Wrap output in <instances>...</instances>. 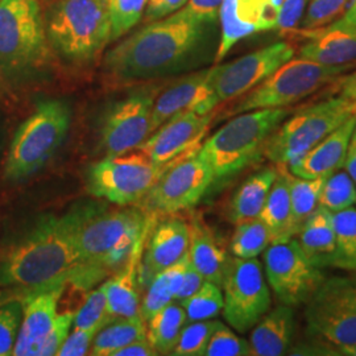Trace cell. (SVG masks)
I'll use <instances>...</instances> for the list:
<instances>
[{"label":"cell","mask_w":356,"mask_h":356,"mask_svg":"<svg viewBox=\"0 0 356 356\" xmlns=\"http://www.w3.org/2000/svg\"><path fill=\"white\" fill-rule=\"evenodd\" d=\"M143 338H147V327L140 314L129 318L113 319L95 335L89 354L111 356L116 350Z\"/></svg>","instance_id":"cell-32"},{"label":"cell","mask_w":356,"mask_h":356,"mask_svg":"<svg viewBox=\"0 0 356 356\" xmlns=\"http://www.w3.org/2000/svg\"><path fill=\"white\" fill-rule=\"evenodd\" d=\"M222 288L223 317L239 332L251 330L270 309V291L256 257H231Z\"/></svg>","instance_id":"cell-12"},{"label":"cell","mask_w":356,"mask_h":356,"mask_svg":"<svg viewBox=\"0 0 356 356\" xmlns=\"http://www.w3.org/2000/svg\"><path fill=\"white\" fill-rule=\"evenodd\" d=\"M264 4H266V7H267L268 10L270 11V13L275 16V19H276V13L279 11V8H280L281 3H282V0H261Z\"/></svg>","instance_id":"cell-54"},{"label":"cell","mask_w":356,"mask_h":356,"mask_svg":"<svg viewBox=\"0 0 356 356\" xmlns=\"http://www.w3.org/2000/svg\"><path fill=\"white\" fill-rule=\"evenodd\" d=\"M38 0H0V85L36 81L53 61Z\"/></svg>","instance_id":"cell-4"},{"label":"cell","mask_w":356,"mask_h":356,"mask_svg":"<svg viewBox=\"0 0 356 356\" xmlns=\"http://www.w3.org/2000/svg\"><path fill=\"white\" fill-rule=\"evenodd\" d=\"M348 1L350 0H312L301 20L302 31L329 26L338 16L343 15Z\"/></svg>","instance_id":"cell-40"},{"label":"cell","mask_w":356,"mask_h":356,"mask_svg":"<svg viewBox=\"0 0 356 356\" xmlns=\"http://www.w3.org/2000/svg\"><path fill=\"white\" fill-rule=\"evenodd\" d=\"M149 231L151 229L144 234L140 242L136 244L126 264L115 272L111 279L101 285L106 297L107 313L113 319L129 318L139 314V267Z\"/></svg>","instance_id":"cell-23"},{"label":"cell","mask_w":356,"mask_h":356,"mask_svg":"<svg viewBox=\"0 0 356 356\" xmlns=\"http://www.w3.org/2000/svg\"><path fill=\"white\" fill-rule=\"evenodd\" d=\"M204 26L177 13L147 23L106 54L104 74L116 83H132L176 73L201 45Z\"/></svg>","instance_id":"cell-2"},{"label":"cell","mask_w":356,"mask_h":356,"mask_svg":"<svg viewBox=\"0 0 356 356\" xmlns=\"http://www.w3.org/2000/svg\"><path fill=\"white\" fill-rule=\"evenodd\" d=\"M296 236L298 245L312 264L319 269L332 267L337 248L334 213L319 204Z\"/></svg>","instance_id":"cell-27"},{"label":"cell","mask_w":356,"mask_h":356,"mask_svg":"<svg viewBox=\"0 0 356 356\" xmlns=\"http://www.w3.org/2000/svg\"><path fill=\"white\" fill-rule=\"evenodd\" d=\"M356 115V101L330 98L300 110L268 138L263 154L275 165H291Z\"/></svg>","instance_id":"cell-8"},{"label":"cell","mask_w":356,"mask_h":356,"mask_svg":"<svg viewBox=\"0 0 356 356\" xmlns=\"http://www.w3.org/2000/svg\"><path fill=\"white\" fill-rule=\"evenodd\" d=\"M294 56L288 42H276L248 53L229 64L213 66V91L216 106L243 97Z\"/></svg>","instance_id":"cell-15"},{"label":"cell","mask_w":356,"mask_h":356,"mask_svg":"<svg viewBox=\"0 0 356 356\" xmlns=\"http://www.w3.org/2000/svg\"><path fill=\"white\" fill-rule=\"evenodd\" d=\"M218 17L222 36L214 60L216 65L243 38L275 29V16L261 0H223Z\"/></svg>","instance_id":"cell-21"},{"label":"cell","mask_w":356,"mask_h":356,"mask_svg":"<svg viewBox=\"0 0 356 356\" xmlns=\"http://www.w3.org/2000/svg\"><path fill=\"white\" fill-rule=\"evenodd\" d=\"M191 244L189 260L206 281H211L222 288L229 257L223 247L216 241L214 234L201 219H193L189 225Z\"/></svg>","instance_id":"cell-26"},{"label":"cell","mask_w":356,"mask_h":356,"mask_svg":"<svg viewBox=\"0 0 356 356\" xmlns=\"http://www.w3.org/2000/svg\"><path fill=\"white\" fill-rule=\"evenodd\" d=\"M251 355L250 343L229 330L223 323L214 331L206 347L204 356H247Z\"/></svg>","instance_id":"cell-42"},{"label":"cell","mask_w":356,"mask_h":356,"mask_svg":"<svg viewBox=\"0 0 356 356\" xmlns=\"http://www.w3.org/2000/svg\"><path fill=\"white\" fill-rule=\"evenodd\" d=\"M204 281L206 280L202 277V275L191 266V260H189L188 267L185 270V275H184V281H182L181 289H179L177 297H176V302L182 304L184 301H186L189 297H191L194 293L202 286Z\"/></svg>","instance_id":"cell-49"},{"label":"cell","mask_w":356,"mask_h":356,"mask_svg":"<svg viewBox=\"0 0 356 356\" xmlns=\"http://www.w3.org/2000/svg\"><path fill=\"white\" fill-rule=\"evenodd\" d=\"M54 1H56V0H54Z\"/></svg>","instance_id":"cell-56"},{"label":"cell","mask_w":356,"mask_h":356,"mask_svg":"<svg viewBox=\"0 0 356 356\" xmlns=\"http://www.w3.org/2000/svg\"><path fill=\"white\" fill-rule=\"evenodd\" d=\"M293 33L307 38L298 51L301 58L327 66L356 64V31L326 26L310 31H294Z\"/></svg>","instance_id":"cell-24"},{"label":"cell","mask_w":356,"mask_h":356,"mask_svg":"<svg viewBox=\"0 0 356 356\" xmlns=\"http://www.w3.org/2000/svg\"><path fill=\"white\" fill-rule=\"evenodd\" d=\"M338 94H339V97L346 98V99L356 101V70L353 74L343 76L339 81Z\"/></svg>","instance_id":"cell-53"},{"label":"cell","mask_w":356,"mask_h":356,"mask_svg":"<svg viewBox=\"0 0 356 356\" xmlns=\"http://www.w3.org/2000/svg\"><path fill=\"white\" fill-rule=\"evenodd\" d=\"M213 67L184 76L159 92L153 103L151 134L176 115L194 111L209 114L216 107L213 91Z\"/></svg>","instance_id":"cell-18"},{"label":"cell","mask_w":356,"mask_h":356,"mask_svg":"<svg viewBox=\"0 0 356 356\" xmlns=\"http://www.w3.org/2000/svg\"><path fill=\"white\" fill-rule=\"evenodd\" d=\"M272 243V235L264 222L259 218L236 225L231 239V254L241 259H254L264 252Z\"/></svg>","instance_id":"cell-35"},{"label":"cell","mask_w":356,"mask_h":356,"mask_svg":"<svg viewBox=\"0 0 356 356\" xmlns=\"http://www.w3.org/2000/svg\"><path fill=\"white\" fill-rule=\"evenodd\" d=\"M330 28H342V29H351L356 31V0H354L347 11L343 15L329 24Z\"/></svg>","instance_id":"cell-51"},{"label":"cell","mask_w":356,"mask_h":356,"mask_svg":"<svg viewBox=\"0 0 356 356\" xmlns=\"http://www.w3.org/2000/svg\"><path fill=\"white\" fill-rule=\"evenodd\" d=\"M72 124V110L61 99L38 104L17 128L4 164V177L20 182L35 176L57 152Z\"/></svg>","instance_id":"cell-7"},{"label":"cell","mask_w":356,"mask_h":356,"mask_svg":"<svg viewBox=\"0 0 356 356\" xmlns=\"http://www.w3.org/2000/svg\"><path fill=\"white\" fill-rule=\"evenodd\" d=\"M147 3L148 0H107L111 42L124 36L140 22Z\"/></svg>","instance_id":"cell-39"},{"label":"cell","mask_w":356,"mask_h":356,"mask_svg":"<svg viewBox=\"0 0 356 356\" xmlns=\"http://www.w3.org/2000/svg\"><path fill=\"white\" fill-rule=\"evenodd\" d=\"M159 355L156 350L153 348L152 344L147 338L138 339L132 343L127 344L119 350H116L111 356H153Z\"/></svg>","instance_id":"cell-50"},{"label":"cell","mask_w":356,"mask_h":356,"mask_svg":"<svg viewBox=\"0 0 356 356\" xmlns=\"http://www.w3.org/2000/svg\"><path fill=\"white\" fill-rule=\"evenodd\" d=\"M284 166L285 177L289 186V195L292 204L293 229L294 236L302 227L307 218L314 213L319 206V194L325 178H302L292 175L286 165Z\"/></svg>","instance_id":"cell-33"},{"label":"cell","mask_w":356,"mask_h":356,"mask_svg":"<svg viewBox=\"0 0 356 356\" xmlns=\"http://www.w3.org/2000/svg\"><path fill=\"white\" fill-rule=\"evenodd\" d=\"M294 332L292 306H276L269 309L252 327L250 335L251 355L280 356L286 354Z\"/></svg>","instance_id":"cell-25"},{"label":"cell","mask_w":356,"mask_h":356,"mask_svg":"<svg viewBox=\"0 0 356 356\" xmlns=\"http://www.w3.org/2000/svg\"><path fill=\"white\" fill-rule=\"evenodd\" d=\"M22 316L23 305L19 301L0 305V356L13 355Z\"/></svg>","instance_id":"cell-43"},{"label":"cell","mask_w":356,"mask_h":356,"mask_svg":"<svg viewBox=\"0 0 356 356\" xmlns=\"http://www.w3.org/2000/svg\"><path fill=\"white\" fill-rule=\"evenodd\" d=\"M165 165L154 164L141 151L106 156L90 168L88 189L111 204H135L145 198Z\"/></svg>","instance_id":"cell-10"},{"label":"cell","mask_w":356,"mask_h":356,"mask_svg":"<svg viewBox=\"0 0 356 356\" xmlns=\"http://www.w3.org/2000/svg\"><path fill=\"white\" fill-rule=\"evenodd\" d=\"M353 66H327L305 58H291L254 89L244 94L229 115L261 108H282L300 102L342 76Z\"/></svg>","instance_id":"cell-9"},{"label":"cell","mask_w":356,"mask_h":356,"mask_svg":"<svg viewBox=\"0 0 356 356\" xmlns=\"http://www.w3.org/2000/svg\"><path fill=\"white\" fill-rule=\"evenodd\" d=\"M157 94L159 89L153 86L139 89L107 111L101 127V140L107 156L138 149L151 135L153 103Z\"/></svg>","instance_id":"cell-16"},{"label":"cell","mask_w":356,"mask_h":356,"mask_svg":"<svg viewBox=\"0 0 356 356\" xmlns=\"http://www.w3.org/2000/svg\"><path fill=\"white\" fill-rule=\"evenodd\" d=\"M288 115L286 107L235 115L201 144L198 154L211 168L214 179L234 176L263 153L268 138Z\"/></svg>","instance_id":"cell-6"},{"label":"cell","mask_w":356,"mask_h":356,"mask_svg":"<svg viewBox=\"0 0 356 356\" xmlns=\"http://www.w3.org/2000/svg\"><path fill=\"white\" fill-rule=\"evenodd\" d=\"M219 321H194L185 325L178 337L170 355L176 356H204L206 347L210 342L211 335L219 327Z\"/></svg>","instance_id":"cell-38"},{"label":"cell","mask_w":356,"mask_h":356,"mask_svg":"<svg viewBox=\"0 0 356 356\" xmlns=\"http://www.w3.org/2000/svg\"><path fill=\"white\" fill-rule=\"evenodd\" d=\"M213 181L211 168L195 149L166 164L145 202L153 211L164 214L188 210L200 202Z\"/></svg>","instance_id":"cell-13"},{"label":"cell","mask_w":356,"mask_h":356,"mask_svg":"<svg viewBox=\"0 0 356 356\" xmlns=\"http://www.w3.org/2000/svg\"><path fill=\"white\" fill-rule=\"evenodd\" d=\"M189 263V254H186L182 260H179L172 267L166 268L159 272L149 285L145 288L147 292L140 302L141 318L145 322L156 314L159 310L164 309L170 302L176 301L178 292L181 289L184 275Z\"/></svg>","instance_id":"cell-30"},{"label":"cell","mask_w":356,"mask_h":356,"mask_svg":"<svg viewBox=\"0 0 356 356\" xmlns=\"http://www.w3.org/2000/svg\"><path fill=\"white\" fill-rule=\"evenodd\" d=\"M179 305L185 309L189 322L216 318L223 310V293L219 285L204 281L197 292Z\"/></svg>","instance_id":"cell-37"},{"label":"cell","mask_w":356,"mask_h":356,"mask_svg":"<svg viewBox=\"0 0 356 356\" xmlns=\"http://www.w3.org/2000/svg\"><path fill=\"white\" fill-rule=\"evenodd\" d=\"M64 286L31 293L22 301L23 316L17 331L13 355L40 356L44 342L57 318V306Z\"/></svg>","instance_id":"cell-20"},{"label":"cell","mask_w":356,"mask_h":356,"mask_svg":"<svg viewBox=\"0 0 356 356\" xmlns=\"http://www.w3.org/2000/svg\"><path fill=\"white\" fill-rule=\"evenodd\" d=\"M344 169L348 172V175L355 181L356 184V124L353 134H351L348 147H347Z\"/></svg>","instance_id":"cell-52"},{"label":"cell","mask_w":356,"mask_h":356,"mask_svg":"<svg viewBox=\"0 0 356 356\" xmlns=\"http://www.w3.org/2000/svg\"><path fill=\"white\" fill-rule=\"evenodd\" d=\"M45 28L54 53L70 64H89L111 42L107 0H56Z\"/></svg>","instance_id":"cell-5"},{"label":"cell","mask_w":356,"mask_h":356,"mask_svg":"<svg viewBox=\"0 0 356 356\" xmlns=\"http://www.w3.org/2000/svg\"><path fill=\"white\" fill-rule=\"evenodd\" d=\"M306 325L312 335L334 347L356 344V279H325L306 301Z\"/></svg>","instance_id":"cell-11"},{"label":"cell","mask_w":356,"mask_h":356,"mask_svg":"<svg viewBox=\"0 0 356 356\" xmlns=\"http://www.w3.org/2000/svg\"><path fill=\"white\" fill-rule=\"evenodd\" d=\"M213 118L214 111L204 115L194 111L176 115L153 131L138 147V151L154 164L165 165L201 147Z\"/></svg>","instance_id":"cell-17"},{"label":"cell","mask_w":356,"mask_h":356,"mask_svg":"<svg viewBox=\"0 0 356 356\" xmlns=\"http://www.w3.org/2000/svg\"><path fill=\"white\" fill-rule=\"evenodd\" d=\"M74 316H76V313H73V312H66V313L57 316V318L53 323L51 332L41 348L40 356L57 355V351L60 350V347L63 346L65 339L69 335V331L72 330V327H73Z\"/></svg>","instance_id":"cell-46"},{"label":"cell","mask_w":356,"mask_h":356,"mask_svg":"<svg viewBox=\"0 0 356 356\" xmlns=\"http://www.w3.org/2000/svg\"><path fill=\"white\" fill-rule=\"evenodd\" d=\"M147 339L159 355H170L188 318L182 305L170 302L147 321Z\"/></svg>","instance_id":"cell-31"},{"label":"cell","mask_w":356,"mask_h":356,"mask_svg":"<svg viewBox=\"0 0 356 356\" xmlns=\"http://www.w3.org/2000/svg\"><path fill=\"white\" fill-rule=\"evenodd\" d=\"M335 257L332 268L356 272V209L353 206L334 213Z\"/></svg>","instance_id":"cell-34"},{"label":"cell","mask_w":356,"mask_h":356,"mask_svg":"<svg viewBox=\"0 0 356 356\" xmlns=\"http://www.w3.org/2000/svg\"><path fill=\"white\" fill-rule=\"evenodd\" d=\"M186 3L188 0H148L144 13V20L145 23H152L165 19L168 16L177 13Z\"/></svg>","instance_id":"cell-48"},{"label":"cell","mask_w":356,"mask_h":356,"mask_svg":"<svg viewBox=\"0 0 356 356\" xmlns=\"http://www.w3.org/2000/svg\"><path fill=\"white\" fill-rule=\"evenodd\" d=\"M76 210L44 216L0 252V288L44 292L65 286L76 266Z\"/></svg>","instance_id":"cell-1"},{"label":"cell","mask_w":356,"mask_h":356,"mask_svg":"<svg viewBox=\"0 0 356 356\" xmlns=\"http://www.w3.org/2000/svg\"><path fill=\"white\" fill-rule=\"evenodd\" d=\"M264 269L268 285L281 304L298 306L317 291L325 276L312 264L298 242L270 243L264 254Z\"/></svg>","instance_id":"cell-14"},{"label":"cell","mask_w":356,"mask_h":356,"mask_svg":"<svg viewBox=\"0 0 356 356\" xmlns=\"http://www.w3.org/2000/svg\"><path fill=\"white\" fill-rule=\"evenodd\" d=\"M356 124V115L347 119L342 126L334 129L323 140L319 141L300 160L286 166L298 177H326L344 168L347 147Z\"/></svg>","instance_id":"cell-22"},{"label":"cell","mask_w":356,"mask_h":356,"mask_svg":"<svg viewBox=\"0 0 356 356\" xmlns=\"http://www.w3.org/2000/svg\"><path fill=\"white\" fill-rule=\"evenodd\" d=\"M113 318L107 313V304L102 288L91 291L85 304L74 316L73 329H89L97 325H107Z\"/></svg>","instance_id":"cell-41"},{"label":"cell","mask_w":356,"mask_h":356,"mask_svg":"<svg viewBox=\"0 0 356 356\" xmlns=\"http://www.w3.org/2000/svg\"><path fill=\"white\" fill-rule=\"evenodd\" d=\"M106 325H97L89 329H73L67 335L64 343L57 351L58 356H82L89 354L90 347L95 335L102 330Z\"/></svg>","instance_id":"cell-44"},{"label":"cell","mask_w":356,"mask_h":356,"mask_svg":"<svg viewBox=\"0 0 356 356\" xmlns=\"http://www.w3.org/2000/svg\"><path fill=\"white\" fill-rule=\"evenodd\" d=\"M306 3L307 0H282L276 13L275 29H277L281 35H292L302 20Z\"/></svg>","instance_id":"cell-45"},{"label":"cell","mask_w":356,"mask_h":356,"mask_svg":"<svg viewBox=\"0 0 356 356\" xmlns=\"http://www.w3.org/2000/svg\"><path fill=\"white\" fill-rule=\"evenodd\" d=\"M191 231L182 219L169 218L149 231L139 267V286L147 288L153 277L182 260L189 252Z\"/></svg>","instance_id":"cell-19"},{"label":"cell","mask_w":356,"mask_h":356,"mask_svg":"<svg viewBox=\"0 0 356 356\" xmlns=\"http://www.w3.org/2000/svg\"><path fill=\"white\" fill-rule=\"evenodd\" d=\"M222 1L223 0H188L177 13L207 26L218 19Z\"/></svg>","instance_id":"cell-47"},{"label":"cell","mask_w":356,"mask_h":356,"mask_svg":"<svg viewBox=\"0 0 356 356\" xmlns=\"http://www.w3.org/2000/svg\"><path fill=\"white\" fill-rule=\"evenodd\" d=\"M354 204H356V184L348 172L342 168L326 176L319 194V204L331 213H338Z\"/></svg>","instance_id":"cell-36"},{"label":"cell","mask_w":356,"mask_h":356,"mask_svg":"<svg viewBox=\"0 0 356 356\" xmlns=\"http://www.w3.org/2000/svg\"><path fill=\"white\" fill-rule=\"evenodd\" d=\"M76 266L70 282L90 289L126 264L136 244L151 229L139 210H103L98 204L76 209Z\"/></svg>","instance_id":"cell-3"},{"label":"cell","mask_w":356,"mask_h":356,"mask_svg":"<svg viewBox=\"0 0 356 356\" xmlns=\"http://www.w3.org/2000/svg\"><path fill=\"white\" fill-rule=\"evenodd\" d=\"M276 166L279 172L277 178L275 179L268 194L267 201L257 218L261 219L269 229L272 243L288 242L294 236L292 204L284 166Z\"/></svg>","instance_id":"cell-29"},{"label":"cell","mask_w":356,"mask_h":356,"mask_svg":"<svg viewBox=\"0 0 356 356\" xmlns=\"http://www.w3.org/2000/svg\"><path fill=\"white\" fill-rule=\"evenodd\" d=\"M277 173V166H266L243 182L229 201V222L239 225L259 216Z\"/></svg>","instance_id":"cell-28"},{"label":"cell","mask_w":356,"mask_h":356,"mask_svg":"<svg viewBox=\"0 0 356 356\" xmlns=\"http://www.w3.org/2000/svg\"><path fill=\"white\" fill-rule=\"evenodd\" d=\"M337 350H338V351H337L338 355L356 356V344L338 347Z\"/></svg>","instance_id":"cell-55"}]
</instances>
